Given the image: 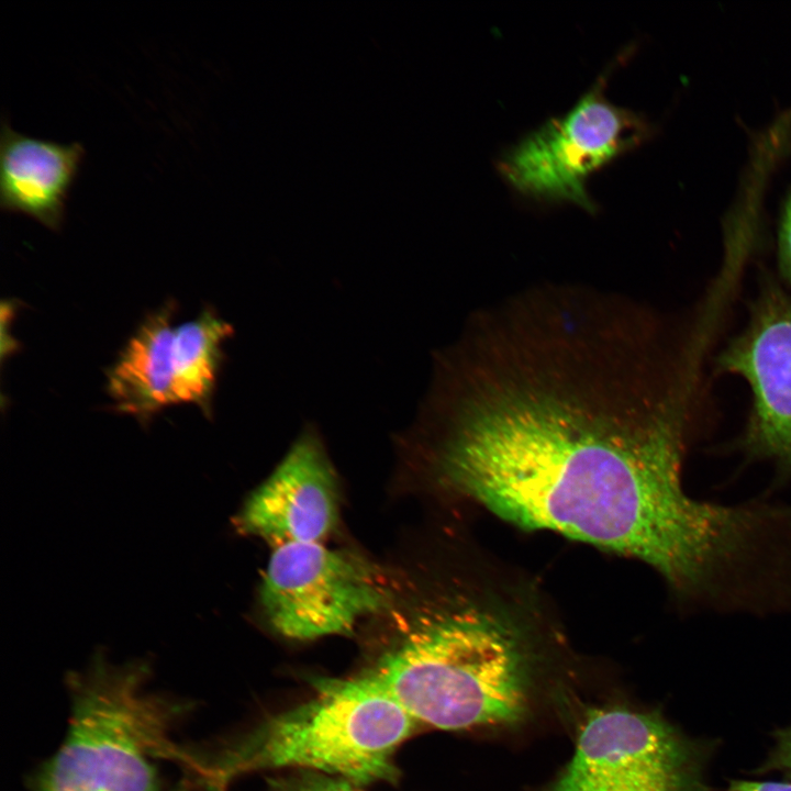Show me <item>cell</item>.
Returning <instances> with one entry per match:
<instances>
[{"label": "cell", "mask_w": 791, "mask_h": 791, "mask_svg": "<svg viewBox=\"0 0 791 791\" xmlns=\"http://www.w3.org/2000/svg\"><path fill=\"white\" fill-rule=\"evenodd\" d=\"M514 343L493 363L466 360L433 396L443 480L517 526L646 562L687 606L731 598L759 559L765 521L751 501H702L683 486L700 359L654 389L623 344L580 345L570 330Z\"/></svg>", "instance_id": "1"}, {"label": "cell", "mask_w": 791, "mask_h": 791, "mask_svg": "<svg viewBox=\"0 0 791 791\" xmlns=\"http://www.w3.org/2000/svg\"><path fill=\"white\" fill-rule=\"evenodd\" d=\"M527 624L491 597H457L427 613L364 673L417 725L513 724L528 710L537 665Z\"/></svg>", "instance_id": "2"}, {"label": "cell", "mask_w": 791, "mask_h": 791, "mask_svg": "<svg viewBox=\"0 0 791 791\" xmlns=\"http://www.w3.org/2000/svg\"><path fill=\"white\" fill-rule=\"evenodd\" d=\"M308 701L264 721L205 769L220 789L233 777L296 768L354 784L393 781V756L419 726L400 703L361 672L320 678Z\"/></svg>", "instance_id": "3"}, {"label": "cell", "mask_w": 791, "mask_h": 791, "mask_svg": "<svg viewBox=\"0 0 791 791\" xmlns=\"http://www.w3.org/2000/svg\"><path fill=\"white\" fill-rule=\"evenodd\" d=\"M148 667L96 657L71 677V715L36 791H161L158 761L171 753L164 703L145 689Z\"/></svg>", "instance_id": "4"}, {"label": "cell", "mask_w": 791, "mask_h": 791, "mask_svg": "<svg viewBox=\"0 0 791 791\" xmlns=\"http://www.w3.org/2000/svg\"><path fill=\"white\" fill-rule=\"evenodd\" d=\"M175 312L169 301L147 316L107 372L115 410L141 423L183 403L212 413L222 346L233 327L209 309L179 324Z\"/></svg>", "instance_id": "5"}, {"label": "cell", "mask_w": 791, "mask_h": 791, "mask_svg": "<svg viewBox=\"0 0 791 791\" xmlns=\"http://www.w3.org/2000/svg\"><path fill=\"white\" fill-rule=\"evenodd\" d=\"M604 80L564 116L546 122L502 155L498 169L512 188L533 199L595 210L587 190L589 176L647 133L639 116L608 100Z\"/></svg>", "instance_id": "6"}, {"label": "cell", "mask_w": 791, "mask_h": 791, "mask_svg": "<svg viewBox=\"0 0 791 791\" xmlns=\"http://www.w3.org/2000/svg\"><path fill=\"white\" fill-rule=\"evenodd\" d=\"M391 601L377 566L322 543L275 547L260 587L266 619L293 639L349 633L361 617Z\"/></svg>", "instance_id": "7"}, {"label": "cell", "mask_w": 791, "mask_h": 791, "mask_svg": "<svg viewBox=\"0 0 791 791\" xmlns=\"http://www.w3.org/2000/svg\"><path fill=\"white\" fill-rule=\"evenodd\" d=\"M694 765L692 749L657 714L597 709L548 791H706Z\"/></svg>", "instance_id": "8"}, {"label": "cell", "mask_w": 791, "mask_h": 791, "mask_svg": "<svg viewBox=\"0 0 791 791\" xmlns=\"http://www.w3.org/2000/svg\"><path fill=\"white\" fill-rule=\"evenodd\" d=\"M721 368L744 379L751 412L739 447L773 464L777 481L791 478V297L765 292L745 330L721 357Z\"/></svg>", "instance_id": "9"}, {"label": "cell", "mask_w": 791, "mask_h": 791, "mask_svg": "<svg viewBox=\"0 0 791 791\" xmlns=\"http://www.w3.org/2000/svg\"><path fill=\"white\" fill-rule=\"evenodd\" d=\"M338 519L334 469L313 428L304 430L234 519L238 533L275 547L321 543Z\"/></svg>", "instance_id": "10"}, {"label": "cell", "mask_w": 791, "mask_h": 791, "mask_svg": "<svg viewBox=\"0 0 791 791\" xmlns=\"http://www.w3.org/2000/svg\"><path fill=\"white\" fill-rule=\"evenodd\" d=\"M85 155L78 142L25 136L3 119L0 134V208L60 230L70 188Z\"/></svg>", "instance_id": "11"}, {"label": "cell", "mask_w": 791, "mask_h": 791, "mask_svg": "<svg viewBox=\"0 0 791 791\" xmlns=\"http://www.w3.org/2000/svg\"><path fill=\"white\" fill-rule=\"evenodd\" d=\"M275 791H359L350 781L313 771L297 773L272 781Z\"/></svg>", "instance_id": "12"}, {"label": "cell", "mask_w": 791, "mask_h": 791, "mask_svg": "<svg viewBox=\"0 0 791 791\" xmlns=\"http://www.w3.org/2000/svg\"><path fill=\"white\" fill-rule=\"evenodd\" d=\"M779 258L782 274L791 285V197L786 203L779 231Z\"/></svg>", "instance_id": "13"}, {"label": "cell", "mask_w": 791, "mask_h": 791, "mask_svg": "<svg viewBox=\"0 0 791 791\" xmlns=\"http://www.w3.org/2000/svg\"><path fill=\"white\" fill-rule=\"evenodd\" d=\"M775 765L782 769L791 780V727L783 731L779 737L775 753Z\"/></svg>", "instance_id": "14"}, {"label": "cell", "mask_w": 791, "mask_h": 791, "mask_svg": "<svg viewBox=\"0 0 791 791\" xmlns=\"http://www.w3.org/2000/svg\"><path fill=\"white\" fill-rule=\"evenodd\" d=\"M729 791H791V782L734 781Z\"/></svg>", "instance_id": "15"}]
</instances>
